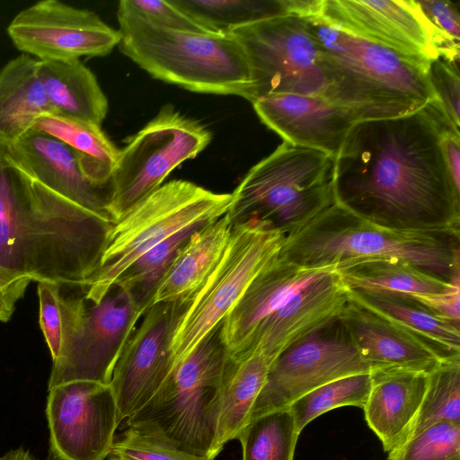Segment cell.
I'll use <instances>...</instances> for the list:
<instances>
[{
	"label": "cell",
	"mask_w": 460,
	"mask_h": 460,
	"mask_svg": "<svg viewBox=\"0 0 460 460\" xmlns=\"http://www.w3.org/2000/svg\"><path fill=\"white\" fill-rule=\"evenodd\" d=\"M444 128L460 134L437 101L357 121L334 158L335 202L385 228L460 234V191L444 159Z\"/></svg>",
	"instance_id": "1"
},
{
	"label": "cell",
	"mask_w": 460,
	"mask_h": 460,
	"mask_svg": "<svg viewBox=\"0 0 460 460\" xmlns=\"http://www.w3.org/2000/svg\"><path fill=\"white\" fill-rule=\"evenodd\" d=\"M114 224L54 192L0 152V270L84 287L100 268Z\"/></svg>",
	"instance_id": "2"
},
{
	"label": "cell",
	"mask_w": 460,
	"mask_h": 460,
	"mask_svg": "<svg viewBox=\"0 0 460 460\" xmlns=\"http://www.w3.org/2000/svg\"><path fill=\"white\" fill-rule=\"evenodd\" d=\"M279 257L305 268L336 270L363 261H399L450 281L460 272V234L389 229L334 202L287 236Z\"/></svg>",
	"instance_id": "3"
},
{
	"label": "cell",
	"mask_w": 460,
	"mask_h": 460,
	"mask_svg": "<svg viewBox=\"0 0 460 460\" xmlns=\"http://www.w3.org/2000/svg\"><path fill=\"white\" fill-rule=\"evenodd\" d=\"M323 50L328 75L324 98L360 120L402 116L436 100L428 65L385 46L304 17Z\"/></svg>",
	"instance_id": "4"
},
{
	"label": "cell",
	"mask_w": 460,
	"mask_h": 460,
	"mask_svg": "<svg viewBox=\"0 0 460 460\" xmlns=\"http://www.w3.org/2000/svg\"><path fill=\"white\" fill-rule=\"evenodd\" d=\"M117 17L121 52L154 78L189 91L250 100L249 63L231 33H197L154 25L128 0Z\"/></svg>",
	"instance_id": "5"
},
{
	"label": "cell",
	"mask_w": 460,
	"mask_h": 460,
	"mask_svg": "<svg viewBox=\"0 0 460 460\" xmlns=\"http://www.w3.org/2000/svg\"><path fill=\"white\" fill-rule=\"evenodd\" d=\"M334 202V157L284 142L249 170L227 215L233 225L254 218L286 238Z\"/></svg>",
	"instance_id": "6"
},
{
	"label": "cell",
	"mask_w": 460,
	"mask_h": 460,
	"mask_svg": "<svg viewBox=\"0 0 460 460\" xmlns=\"http://www.w3.org/2000/svg\"><path fill=\"white\" fill-rule=\"evenodd\" d=\"M229 362L218 327L176 367L153 398L127 419L128 426L208 460Z\"/></svg>",
	"instance_id": "7"
},
{
	"label": "cell",
	"mask_w": 460,
	"mask_h": 460,
	"mask_svg": "<svg viewBox=\"0 0 460 460\" xmlns=\"http://www.w3.org/2000/svg\"><path fill=\"white\" fill-rule=\"evenodd\" d=\"M231 202L232 193L189 181L163 184L114 224L100 268L83 288L85 298L99 302L142 254L184 229L217 220Z\"/></svg>",
	"instance_id": "8"
},
{
	"label": "cell",
	"mask_w": 460,
	"mask_h": 460,
	"mask_svg": "<svg viewBox=\"0 0 460 460\" xmlns=\"http://www.w3.org/2000/svg\"><path fill=\"white\" fill-rule=\"evenodd\" d=\"M59 286L61 346L49 389L72 381L111 383L114 367L138 321L148 309L124 288L113 287L99 302L85 298L82 287Z\"/></svg>",
	"instance_id": "9"
},
{
	"label": "cell",
	"mask_w": 460,
	"mask_h": 460,
	"mask_svg": "<svg viewBox=\"0 0 460 460\" xmlns=\"http://www.w3.org/2000/svg\"><path fill=\"white\" fill-rule=\"evenodd\" d=\"M284 240L280 232L254 218L234 225L222 258L175 326L171 341L172 372L220 327L255 277L279 255Z\"/></svg>",
	"instance_id": "10"
},
{
	"label": "cell",
	"mask_w": 460,
	"mask_h": 460,
	"mask_svg": "<svg viewBox=\"0 0 460 460\" xmlns=\"http://www.w3.org/2000/svg\"><path fill=\"white\" fill-rule=\"evenodd\" d=\"M210 130L172 105L159 111L127 139L110 181L109 212L116 223L163 185L183 162L195 158L210 143Z\"/></svg>",
	"instance_id": "11"
},
{
	"label": "cell",
	"mask_w": 460,
	"mask_h": 460,
	"mask_svg": "<svg viewBox=\"0 0 460 460\" xmlns=\"http://www.w3.org/2000/svg\"><path fill=\"white\" fill-rule=\"evenodd\" d=\"M230 33L242 45L249 63L251 102L280 93L324 98L328 75L323 50L304 17L269 19Z\"/></svg>",
	"instance_id": "12"
},
{
	"label": "cell",
	"mask_w": 460,
	"mask_h": 460,
	"mask_svg": "<svg viewBox=\"0 0 460 460\" xmlns=\"http://www.w3.org/2000/svg\"><path fill=\"white\" fill-rule=\"evenodd\" d=\"M370 371L337 318L289 346L274 359L250 420L288 408L326 383Z\"/></svg>",
	"instance_id": "13"
},
{
	"label": "cell",
	"mask_w": 460,
	"mask_h": 460,
	"mask_svg": "<svg viewBox=\"0 0 460 460\" xmlns=\"http://www.w3.org/2000/svg\"><path fill=\"white\" fill-rule=\"evenodd\" d=\"M46 415L53 460H105L120 422L111 385L72 381L49 389Z\"/></svg>",
	"instance_id": "14"
},
{
	"label": "cell",
	"mask_w": 460,
	"mask_h": 460,
	"mask_svg": "<svg viewBox=\"0 0 460 460\" xmlns=\"http://www.w3.org/2000/svg\"><path fill=\"white\" fill-rule=\"evenodd\" d=\"M7 33L22 54L40 61L103 57L120 42V33L95 13L58 0H42L19 12Z\"/></svg>",
	"instance_id": "15"
},
{
	"label": "cell",
	"mask_w": 460,
	"mask_h": 460,
	"mask_svg": "<svg viewBox=\"0 0 460 460\" xmlns=\"http://www.w3.org/2000/svg\"><path fill=\"white\" fill-rule=\"evenodd\" d=\"M187 304L150 305L125 346L110 383L120 420L141 410L172 374L171 341Z\"/></svg>",
	"instance_id": "16"
},
{
	"label": "cell",
	"mask_w": 460,
	"mask_h": 460,
	"mask_svg": "<svg viewBox=\"0 0 460 460\" xmlns=\"http://www.w3.org/2000/svg\"><path fill=\"white\" fill-rule=\"evenodd\" d=\"M315 17L428 66L438 57L431 26L413 0H323Z\"/></svg>",
	"instance_id": "17"
},
{
	"label": "cell",
	"mask_w": 460,
	"mask_h": 460,
	"mask_svg": "<svg viewBox=\"0 0 460 460\" xmlns=\"http://www.w3.org/2000/svg\"><path fill=\"white\" fill-rule=\"evenodd\" d=\"M252 103L261 121L284 142L334 158L351 127L359 121L350 110L317 95L280 93Z\"/></svg>",
	"instance_id": "18"
},
{
	"label": "cell",
	"mask_w": 460,
	"mask_h": 460,
	"mask_svg": "<svg viewBox=\"0 0 460 460\" xmlns=\"http://www.w3.org/2000/svg\"><path fill=\"white\" fill-rule=\"evenodd\" d=\"M0 152L54 192L114 222L109 212L110 185L92 183L83 173L75 152L65 143L30 130Z\"/></svg>",
	"instance_id": "19"
},
{
	"label": "cell",
	"mask_w": 460,
	"mask_h": 460,
	"mask_svg": "<svg viewBox=\"0 0 460 460\" xmlns=\"http://www.w3.org/2000/svg\"><path fill=\"white\" fill-rule=\"evenodd\" d=\"M339 319L371 371L392 368L429 374L442 361L460 356L444 353L349 298Z\"/></svg>",
	"instance_id": "20"
},
{
	"label": "cell",
	"mask_w": 460,
	"mask_h": 460,
	"mask_svg": "<svg viewBox=\"0 0 460 460\" xmlns=\"http://www.w3.org/2000/svg\"><path fill=\"white\" fill-rule=\"evenodd\" d=\"M348 301V289L336 270L321 275L268 317L236 358L258 350L275 359L289 346L339 318Z\"/></svg>",
	"instance_id": "21"
},
{
	"label": "cell",
	"mask_w": 460,
	"mask_h": 460,
	"mask_svg": "<svg viewBox=\"0 0 460 460\" xmlns=\"http://www.w3.org/2000/svg\"><path fill=\"white\" fill-rule=\"evenodd\" d=\"M332 267L305 268L279 255L252 281L220 325L229 358H238L260 325L295 294Z\"/></svg>",
	"instance_id": "22"
},
{
	"label": "cell",
	"mask_w": 460,
	"mask_h": 460,
	"mask_svg": "<svg viewBox=\"0 0 460 460\" xmlns=\"http://www.w3.org/2000/svg\"><path fill=\"white\" fill-rule=\"evenodd\" d=\"M370 376L365 419L388 453L408 438L427 388L428 374L385 368L373 370Z\"/></svg>",
	"instance_id": "23"
},
{
	"label": "cell",
	"mask_w": 460,
	"mask_h": 460,
	"mask_svg": "<svg viewBox=\"0 0 460 460\" xmlns=\"http://www.w3.org/2000/svg\"><path fill=\"white\" fill-rule=\"evenodd\" d=\"M233 226L226 213L199 228L162 278L155 291L152 305L189 302L222 258Z\"/></svg>",
	"instance_id": "24"
},
{
	"label": "cell",
	"mask_w": 460,
	"mask_h": 460,
	"mask_svg": "<svg viewBox=\"0 0 460 460\" xmlns=\"http://www.w3.org/2000/svg\"><path fill=\"white\" fill-rule=\"evenodd\" d=\"M44 114H55L38 75V60L22 54L0 69V148L32 129Z\"/></svg>",
	"instance_id": "25"
},
{
	"label": "cell",
	"mask_w": 460,
	"mask_h": 460,
	"mask_svg": "<svg viewBox=\"0 0 460 460\" xmlns=\"http://www.w3.org/2000/svg\"><path fill=\"white\" fill-rule=\"evenodd\" d=\"M38 75L55 114L101 126L108 101L93 73L80 59L38 60Z\"/></svg>",
	"instance_id": "26"
},
{
	"label": "cell",
	"mask_w": 460,
	"mask_h": 460,
	"mask_svg": "<svg viewBox=\"0 0 460 460\" xmlns=\"http://www.w3.org/2000/svg\"><path fill=\"white\" fill-rule=\"evenodd\" d=\"M230 359V358H229ZM274 358L258 350L230 359L222 385L215 438L208 460H214L250 420Z\"/></svg>",
	"instance_id": "27"
},
{
	"label": "cell",
	"mask_w": 460,
	"mask_h": 460,
	"mask_svg": "<svg viewBox=\"0 0 460 460\" xmlns=\"http://www.w3.org/2000/svg\"><path fill=\"white\" fill-rule=\"evenodd\" d=\"M209 32L230 33L261 21L317 16L322 0H170Z\"/></svg>",
	"instance_id": "28"
},
{
	"label": "cell",
	"mask_w": 460,
	"mask_h": 460,
	"mask_svg": "<svg viewBox=\"0 0 460 460\" xmlns=\"http://www.w3.org/2000/svg\"><path fill=\"white\" fill-rule=\"evenodd\" d=\"M348 296L358 305L377 314L449 356L460 355V329L433 314L407 294L348 289Z\"/></svg>",
	"instance_id": "29"
},
{
	"label": "cell",
	"mask_w": 460,
	"mask_h": 460,
	"mask_svg": "<svg viewBox=\"0 0 460 460\" xmlns=\"http://www.w3.org/2000/svg\"><path fill=\"white\" fill-rule=\"evenodd\" d=\"M31 130L51 136L68 146L92 183L100 187L110 185L119 150L101 126L57 114H44L36 120Z\"/></svg>",
	"instance_id": "30"
},
{
	"label": "cell",
	"mask_w": 460,
	"mask_h": 460,
	"mask_svg": "<svg viewBox=\"0 0 460 460\" xmlns=\"http://www.w3.org/2000/svg\"><path fill=\"white\" fill-rule=\"evenodd\" d=\"M347 289L402 293L438 294L448 290L447 281L399 261H369L336 270Z\"/></svg>",
	"instance_id": "31"
},
{
	"label": "cell",
	"mask_w": 460,
	"mask_h": 460,
	"mask_svg": "<svg viewBox=\"0 0 460 460\" xmlns=\"http://www.w3.org/2000/svg\"><path fill=\"white\" fill-rule=\"evenodd\" d=\"M299 434L288 408L251 419L237 437L243 460H294Z\"/></svg>",
	"instance_id": "32"
},
{
	"label": "cell",
	"mask_w": 460,
	"mask_h": 460,
	"mask_svg": "<svg viewBox=\"0 0 460 460\" xmlns=\"http://www.w3.org/2000/svg\"><path fill=\"white\" fill-rule=\"evenodd\" d=\"M438 422L460 424V356L442 361L428 374L427 388L408 438Z\"/></svg>",
	"instance_id": "33"
},
{
	"label": "cell",
	"mask_w": 460,
	"mask_h": 460,
	"mask_svg": "<svg viewBox=\"0 0 460 460\" xmlns=\"http://www.w3.org/2000/svg\"><path fill=\"white\" fill-rule=\"evenodd\" d=\"M202 226L184 229L148 250L124 271L113 287L126 288L148 308L166 270L191 235Z\"/></svg>",
	"instance_id": "34"
},
{
	"label": "cell",
	"mask_w": 460,
	"mask_h": 460,
	"mask_svg": "<svg viewBox=\"0 0 460 460\" xmlns=\"http://www.w3.org/2000/svg\"><path fill=\"white\" fill-rule=\"evenodd\" d=\"M370 389V373L350 375L306 393L288 408L300 433L314 419L335 408L352 405L363 409Z\"/></svg>",
	"instance_id": "35"
},
{
	"label": "cell",
	"mask_w": 460,
	"mask_h": 460,
	"mask_svg": "<svg viewBox=\"0 0 460 460\" xmlns=\"http://www.w3.org/2000/svg\"><path fill=\"white\" fill-rule=\"evenodd\" d=\"M388 453V460H460V424L435 423Z\"/></svg>",
	"instance_id": "36"
},
{
	"label": "cell",
	"mask_w": 460,
	"mask_h": 460,
	"mask_svg": "<svg viewBox=\"0 0 460 460\" xmlns=\"http://www.w3.org/2000/svg\"><path fill=\"white\" fill-rule=\"evenodd\" d=\"M431 26L438 57L458 66L460 16L457 7L447 0L416 1Z\"/></svg>",
	"instance_id": "37"
},
{
	"label": "cell",
	"mask_w": 460,
	"mask_h": 460,
	"mask_svg": "<svg viewBox=\"0 0 460 460\" xmlns=\"http://www.w3.org/2000/svg\"><path fill=\"white\" fill-rule=\"evenodd\" d=\"M109 460H207L128 427L114 442Z\"/></svg>",
	"instance_id": "38"
},
{
	"label": "cell",
	"mask_w": 460,
	"mask_h": 460,
	"mask_svg": "<svg viewBox=\"0 0 460 460\" xmlns=\"http://www.w3.org/2000/svg\"><path fill=\"white\" fill-rule=\"evenodd\" d=\"M427 76L446 118L459 131L460 79L458 66L438 57L427 69Z\"/></svg>",
	"instance_id": "39"
},
{
	"label": "cell",
	"mask_w": 460,
	"mask_h": 460,
	"mask_svg": "<svg viewBox=\"0 0 460 460\" xmlns=\"http://www.w3.org/2000/svg\"><path fill=\"white\" fill-rule=\"evenodd\" d=\"M128 2L135 12L154 25L173 31L209 33L174 6L170 0H128Z\"/></svg>",
	"instance_id": "40"
},
{
	"label": "cell",
	"mask_w": 460,
	"mask_h": 460,
	"mask_svg": "<svg viewBox=\"0 0 460 460\" xmlns=\"http://www.w3.org/2000/svg\"><path fill=\"white\" fill-rule=\"evenodd\" d=\"M37 290L40 302V325L53 361L61 346L59 286L51 282H38Z\"/></svg>",
	"instance_id": "41"
},
{
	"label": "cell",
	"mask_w": 460,
	"mask_h": 460,
	"mask_svg": "<svg viewBox=\"0 0 460 460\" xmlns=\"http://www.w3.org/2000/svg\"><path fill=\"white\" fill-rule=\"evenodd\" d=\"M451 281L450 288L443 293L410 296L438 317L460 325V272Z\"/></svg>",
	"instance_id": "42"
},
{
	"label": "cell",
	"mask_w": 460,
	"mask_h": 460,
	"mask_svg": "<svg viewBox=\"0 0 460 460\" xmlns=\"http://www.w3.org/2000/svg\"><path fill=\"white\" fill-rule=\"evenodd\" d=\"M31 280L0 270V321L7 322Z\"/></svg>",
	"instance_id": "43"
},
{
	"label": "cell",
	"mask_w": 460,
	"mask_h": 460,
	"mask_svg": "<svg viewBox=\"0 0 460 460\" xmlns=\"http://www.w3.org/2000/svg\"><path fill=\"white\" fill-rule=\"evenodd\" d=\"M460 134L449 128L441 132V147L449 175L456 189L460 191Z\"/></svg>",
	"instance_id": "44"
},
{
	"label": "cell",
	"mask_w": 460,
	"mask_h": 460,
	"mask_svg": "<svg viewBox=\"0 0 460 460\" xmlns=\"http://www.w3.org/2000/svg\"><path fill=\"white\" fill-rule=\"evenodd\" d=\"M0 460H35L33 456L22 447L10 450L4 456H0Z\"/></svg>",
	"instance_id": "45"
}]
</instances>
